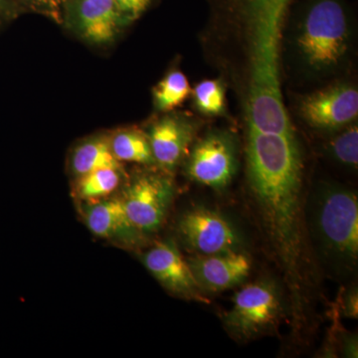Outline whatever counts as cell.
I'll use <instances>...</instances> for the list:
<instances>
[{"label": "cell", "mask_w": 358, "mask_h": 358, "mask_svg": "<svg viewBox=\"0 0 358 358\" xmlns=\"http://www.w3.org/2000/svg\"><path fill=\"white\" fill-rule=\"evenodd\" d=\"M143 262L166 289L182 298L206 301L187 260L173 240L159 242L143 254Z\"/></svg>", "instance_id": "8fae6325"}, {"label": "cell", "mask_w": 358, "mask_h": 358, "mask_svg": "<svg viewBox=\"0 0 358 358\" xmlns=\"http://www.w3.org/2000/svg\"><path fill=\"white\" fill-rule=\"evenodd\" d=\"M23 13L18 0H0V29L10 24Z\"/></svg>", "instance_id": "7402d4cb"}, {"label": "cell", "mask_w": 358, "mask_h": 358, "mask_svg": "<svg viewBox=\"0 0 358 358\" xmlns=\"http://www.w3.org/2000/svg\"><path fill=\"white\" fill-rule=\"evenodd\" d=\"M187 155L186 174L200 185L224 189L236 173L238 145L229 131H209L192 145Z\"/></svg>", "instance_id": "8992f818"}, {"label": "cell", "mask_w": 358, "mask_h": 358, "mask_svg": "<svg viewBox=\"0 0 358 358\" xmlns=\"http://www.w3.org/2000/svg\"><path fill=\"white\" fill-rule=\"evenodd\" d=\"M199 124L185 113H164L150 124L145 133L152 148L155 166L171 174L189 152Z\"/></svg>", "instance_id": "30bf717a"}, {"label": "cell", "mask_w": 358, "mask_h": 358, "mask_svg": "<svg viewBox=\"0 0 358 358\" xmlns=\"http://www.w3.org/2000/svg\"><path fill=\"white\" fill-rule=\"evenodd\" d=\"M178 232L186 248L197 256L242 251L243 239L229 219L220 212L196 206L179 218Z\"/></svg>", "instance_id": "52a82bcc"}, {"label": "cell", "mask_w": 358, "mask_h": 358, "mask_svg": "<svg viewBox=\"0 0 358 358\" xmlns=\"http://www.w3.org/2000/svg\"><path fill=\"white\" fill-rule=\"evenodd\" d=\"M110 150L117 162L155 166L152 148L145 131L122 128L109 134Z\"/></svg>", "instance_id": "2e32d148"}, {"label": "cell", "mask_w": 358, "mask_h": 358, "mask_svg": "<svg viewBox=\"0 0 358 358\" xmlns=\"http://www.w3.org/2000/svg\"><path fill=\"white\" fill-rule=\"evenodd\" d=\"M334 159L346 166L357 169L358 164V129L352 124L338 134L329 145Z\"/></svg>", "instance_id": "d6986e66"}, {"label": "cell", "mask_w": 358, "mask_h": 358, "mask_svg": "<svg viewBox=\"0 0 358 358\" xmlns=\"http://www.w3.org/2000/svg\"><path fill=\"white\" fill-rule=\"evenodd\" d=\"M23 13L39 14L57 23L62 24L63 8L66 0H18Z\"/></svg>", "instance_id": "ffe728a7"}, {"label": "cell", "mask_w": 358, "mask_h": 358, "mask_svg": "<svg viewBox=\"0 0 358 358\" xmlns=\"http://www.w3.org/2000/svg\"><path fill=\"white\" fill-rule=\"evenodd\" d=\"M70 171L74 178L105 167L122 166L110 150L109 134H98L78 143L70 155Z\"/></svg>", "instance_id": "5bb4252c"}, {"label": "cell", "mask_w": 358, "mask_h": 358, "mask_svg": "<svg viewBox=\"0 0 358 358\" xmlns=\"http://www.w3.org/2000/svg\"><path fill=\"white\" fill-rule=\"evenodd\" d=\"M173 196L171 174L148 171L129 179L124 186L121 199L129 219L148 236L164 225Z\"/></svg>", "instance_id": "5b68a950"}, {"label": "cell", "mask_w": 358, "mask_h": 358, "mask_svg": "<svg viewBox=\"0 0 358 358\" xmlns=\"http://www.w3.org/2000/svg\"><path fill=\"white\" fill-rule=\"evenodd\" d=\"M84 219L96 236L128 249H138L148 241V236L129 219L121 197H110L87 204Z\"/></svg>", "instance_id": "7c38bea8"}, {"label": "cell", "mask_w": 358, "mask_h": 358, "mask_svg": "<svg viewBox=\"0 0 358 358\" xmlns=\"http://www.w3.org/2000/svg\"><path fill=\"white\" fill-rule=\"evenodd\" d=\"M187 263L203 293L234 288L248 278L252 266L251 259L243 251L195 255Z\"/></svg>", "instance_id": "4fadbf2b"}, {"label": "cell", "mask_w": 358, "mask_h": 358, "mask_svg": "<svg viewBox=\"0 0 358 358\" xmlns=\"http://www.w3.org/2000/svg\"><path fill=\"white\" fill-rule=\"evenodd\" d=\"M308 126L338 131L350 126L358 115V91L350 84H334L303 96L299 106Z\"/></svg>", "instance_id": "9c48e42d"}, {"label": "cell", "mask_w": 358, "mask_h": 358, "mask_svg": "<svg viewBox=\"0 0 358 358\" xmlns=\"http://www.w3.org/2000/svg\"><path fill=\"white\" fill-rule=\"evenodd\" d=\"M192 94L189 82L180 70H171L152 90L154 107L159 113L171 112Z\"/></svg>", "instance_id": "e0dca14e"}, {"label": "cell", "mask_w": 358, "mask_h": 358, "mask_svg": "<svg viewBox=\"0 0 358 358\" xmlns=\"http://www.w3.org/2000/svg\"><path fill=\"white\" fill-rule=\"evenodd\" d=\"M350 39V24L343 6L338 0H317L303 16L294 44L308 70L324 73L343 62Z\"/></svg>", "instance_id": "7a4b0ae2"}, {"label": "cell", "mask_w": 358, "mask_h": 358, "mask_svg": "<svg viewBox=\"0 0 358 358\" xmlns=\"http://www.w3.org/2000/svg\"><path fill=\"white\" fill-rule=\"evenodd\" d=\"M129 24L141 17L152 4V0H113Z\"/></svg>", "instance_id": "44dd1931"}, {"label": "cell", "mask_w": 358, "mask_h": 358, "mask_svg": "<svg viewBox=\"0 0 358 358\" xmlns=\"http://www.w3.org/2000/svg\"><path fill=\"white\" fill-rule=\"evenodd\" d=\"M247 171L268 239L288 279L294 315L303 317L307 245L301 210V157L294 136L248 129Z\"/></svg>", "instance_id": "6da1fadb"}, {"label": "cell", "mask_w": 358, "mask_h": 358, "mask_svg": "<svg viewBox=\"0 0 358 358\" xmlns=\"http://www.w3.org/2000/svg\"><path fill=\"white\" fill-rule=\"evenodd\" d=\"M193 105L200 114L219 117L226 110V89L222 80L209 79L200 82L192 90Z\"/></svg>", "instance_id": "ac0fdd59"}, {"label": "cell", "mask_w": 358, "mask_h": 358, "mask_svg": "<svg viewBox=\"0 0 358 358\" xmlns=\"http://www.w3.org/2000/svg\"><path fill=\"white\" fill-rule=\"evenodd\" d=\"M313 227L322 251L334 262L353 268L358 258V200L352 190L327 186L313 210Z\"/></svg>", "instance_id": "3957f363"}, {"label": "cell", "mask_w": 358, "mask_h": 358, "mask_svg": "<svg viewBox=\"0 0 358 358\" xmlns=\"http://www.w3.org/2000/svg\"><path fill=\"white\" fill-rule=\"evenodd\" d=\"M124 178L122 166L105 167L75 178L73 190L75 196L81 201L95 203L110 199L124 185Z\"/></svg>", "instance_id": "9a60e30c"}, {"label": "cell", "mask_w": 358, "mask_h": 358, "mask_svg": "<svg viewBox=\"0 0 358 358\" xmlns=\"http://www.w3.org/2000/svg\"><path fill=\"white\" fill-rule=\"evenodd\" d=\"M129 25L113 0L65 1L61 26L91 46H110Z\"/></svg>", "instance_id": "ba28073f"}, {"label": "cell", "mask_w": 358, "mask_h": 358, "mask_svg": "<svg viewBox=\"0 0 358 358\" xmlns=\"http://www.w3.org/2000/svg\"><path fill=\"white\" fill-rule=\"evenodd\" d=\"M343 310L346 317H357V289H352L346 294L345 301H343Z\"/></svg>", "instance_id": "603a6c76"}, {"label": "cell", "mask_w": 358, "mask_h": 358, "mask_svg": "<svg viewBox=\"0 0 358 358\" xmlns=\"http://www.w3.org/2000/svg\"><path fill=\"white\" fill-rule=\"evenodd\" d=\"M284 310L282 293L271 280H260L240 289L224 315L226 329L234 338L249 341L274 329Z\"/></svg>", "instance_id": "277c9868"}]
</instances>
